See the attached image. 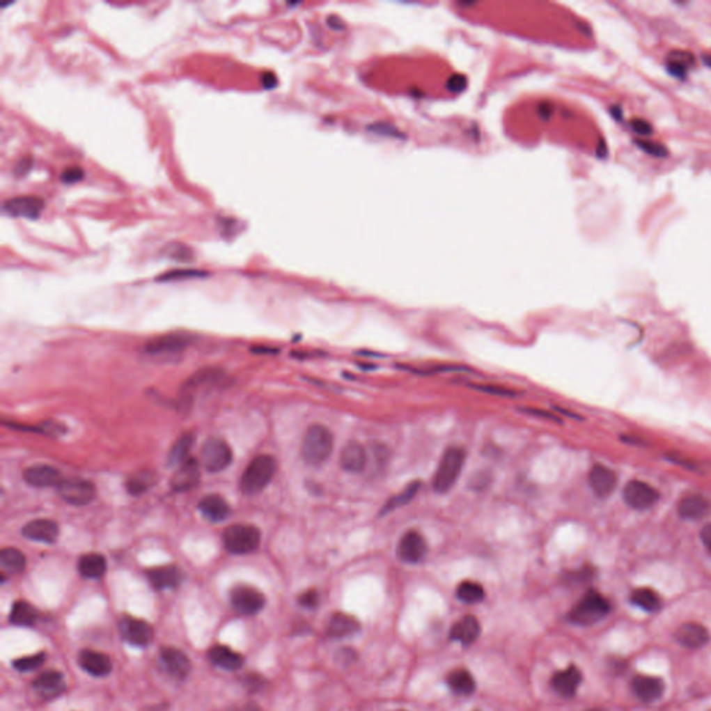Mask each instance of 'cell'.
<instances>
[{
  "mask_svg": "<svg viewBox=\"0 0 711 711\" xmlns=\"http://www.w3.org/2000/svg\"><path fill=\"white\" fill-rule=\"evenodd\" d=\"M695 58L691 53L688 52H671L669 54V60H667V70L671 75L677 77V78H685L687 77V72H688V67H689V63L694 64Z\"/></svg>",
  "mask_w": 711,
  "mask_h": 711,
  "instance_id": "37",
  "label": "cell"
},
{
  "mask_svg": "<svg viewBox=\"0 0 711 711\" xmlns=\"http://www.w3.org/2000/svg\"><path fill=\"white\" fill-rule=\"evenodd\" d=\"M61 499L72 506H85L96 496V487L92 482L81 478L63 479L57 486Z\"/></svg>",
  "mask_w": 711,
  "mask_h": 711,
  "instance_id": "7",
  "label": "cell"
},
{
  "mask_svg": "<svg viewBox=\"0 0 711 711\" xmlns=\"http://www.w3.org/2000/svg\"><path fill=\"white\" fill-rule=\"evenodd\" d=\"M32 688L43 699L57 698L65 689L64 677L58 671H47L33 681Z\"/></svg>",
  "mask_w": 711,
  "mask_h": 711,
  "instance_id": "23",
  "label": "cell"
},
{
  "mask_svg": "<svg viewBox=\"0 0 711 711\" xmlns=\"http://www.w3.org/2000/svg\"><path fill=\"white\" fill-rule=\"evenodd\" d=\"M21 533L29 540L42 542V543H53V542H56V539L58 536V526L52 519L39 518V519H33V521L28 522L26 525H24L21 529Z\"/></svg>",
  "mask_w": 711,
  "mask_h": 711,
  "instance_id": "19",
  "label": "cell"
},
{
  "mask_svg": "<svg viewBox=\"0 0 711 711\" xmlns=\"http://www.w3.org/2000/svg\"><path fill=\"white\" fill-rule=\"evenodd\" d=\"M198 507H199V511L202 513V515L212 522H220L231 514L230 504L227 503V500L224 497H221L219 494L205 496L199 501Z\"/></svg>",
  "mask_w": 711,
  "mask_h": 711,
  "instance_id": "25",
  "label": "cell"
},
{
  "mask_svg": "<svg viewBox=\"0 0 711 711\" xmlns=\"http://www.w3.org/2000/svg\"><path fill=\"white\" fill-rule=\"evenodd\" d=\"M701 539H702V542H703L705 547H706L709 552H711V524H708V525L702 529V532H701Z\"/></svg>",
  "mask_w": 711,
  "mask_h": 711,
  "instance_id": "52",
  "label": "cell"
},
{
  "mask_svg": "<svg viewBox=\"0 0 711 711\" xmlns=\"http://www.w3.org/2000/svg\"><path fill=\"white\" fill-rule=\"evenodd\" d=\"M233 711H260L257 709V706H253V705H249V706H244L243 709L240 710H233Z\"/></svg>",
  "mask_w": 711,
  "mask_h": 711,
  "instance_id": "54",
  "label": "cell"
},
{
  "mask_svg": "<svg viewBox=\"0 0 711 711\" xmlns=\"http://www.w3.org/2000/svg\"><path fill=\"white\" fill-rule=\"evenodd\" d=\"M588 711H603V710H588Z\"/></svg>",
  "mask_w": 711,
  "mask_h": 711,
  "instance_id": "56",
  "label": "cell"
},
{
  "mask_svg": "<svg viewBox=\"0 0 711 711\" xmlns=\"http://www.w3.org/2000/svg\"><path fill=\"white\" fill-rule=\"evenodd\" d=\"M421 486V482L420 480H414L412 483L407 485V487H405L400 493L395 494L393 497H391L385 506L382 507V511H381V515L382 514H388L391 511H393L395 508L398 507H402V506H406L409 501H412L414 499V496L417 494L419 489Z\"/></svg>",
  "mask_w": 711,
  "mask_h": 711,
  "instance_id": "38",
  "label": "cell"
},
{
  "mask_svg": "<svg viewBox=\"0 0 711 711\" xmlns=\"http://www.w3.org/2000/svg\"><path fill=\"white\" fill-rule=\"evenodd\" d=\"M399 711H403V710H399Z\"/></svg>",
  "mask_w": 711,
  "mask_h": 711,
  "instance_id": "57",
  "label": "cell"
},
{
  "mask_svg": "<svg viewBox=\"0 0 711 711\" xmlns=\"http://www.w3.org/2000/svg\"><path fill=\"white\" fill-rule=\"evenodd\" d=\"M703 61H705V64H706L709 68H711V56H709V54H708V56H705V57H703Z\"/></svg>",
  "mask_w": 711,
  "mask_h": 711,
  "instance_id": "55",
  "label": "cell"
},
{
  "mask_svg": "<svg viewBox=\"0 0 711 711\" xmlns=\"http://www.w3.org/2000/svg\"><path fill=\"white\" fill-rule=\"evenodd\" d=\"M160 662L164 670L177 680H185L191 671V662L187 655L174 648H163Z\"/></svg>",
  "mask_w": 711,
  "mask_h": 711,
  "instance_id": "17",
  "label": "cell"
},
{
  "mask_svg": "<svg viewBox=\"0 0 711 711\" xmlns=\"http://www.w3.org/2000/svg\"><path fill=\"white\" fill-rule=\"evenodd\" d=\"M360 630L359 621L347 614L336 613L329 618L328 623V635L334 638H343L353 635Z\"/></svg>",
  "mask_w": 711,
  "mask_h": 711,
  "instance_id": "31",
  "label": "cell"
},
{
  "mask_svg": "<svg viewBox=\"0 0 711 711\" xmlns=\"http://www.w3.org/2000/svg\"><path fill=\"white\" fill-rule=\"evenodd\" d=\"M195 437L191 432H187L178 438V441L174 444V446L170 451L169 455V464L170 466H180L185 460H188V455L194 446Z\"/></svg>",
  "mask_w": 711,
  "mask_h": 711,
  "instance_id": "36",
  "label": "cell"
},
{
  "mask_svg": "<svg viewBox=\"0 0 711 711\" xmlns=\"http://www.w3.org/2000/svg\"><path fill=\"white\" fill-rule=\"evenodd\" d=\"M22 476L28 485L36 486V487L58 486V483L63 480L60 471L52 466H47V464L31 466L24 471Z\"/></svg>",
  "mask_w": 711,
  "mask_h": 711,
  "instance_id": "22",
  "label": "cell"
},
{
  "mask_svg": "<svg viewBox=\"0 0 711 711\" xmlns=\"http://www.w3.org/2000/svg\"><path fill=\"white\" fill-rule=\"evenodd\" d=\"M300 604L303 607H307V609H314L318 603V593L314 592V591H308L306 592L304 595H302V597L299 599Z\"/></svg>",
  "mask_w": 711,
  "mask_h": 711,
  "instance_id": "49",
  "label": "cell"
},
{
  "mask_svg": "<svg viewBox=\"0 0 711 711\" xmlns=\"http://www.w3.org/2000/svg\"><path fill=\"white\" fill-rule=\"evenodd\" d=\"M85 175V171L82 170V167L79 166H71V167H67L61 175H60V180L61 182L64 184H75L78 181H81Z\"/></svg>",
  "mask_w": 711,
  "mask_h": 711,
  "instance_id": "45",
  "label": "cell"
},
{
  "mask_svg": "<svg viewBox=\"0 0 711 711\" xmlns=\"http://www.w3.org/2000/svg\"><path fill=\"white\" fill-rule=\"evenodd\" d=\"M120 632L127 643L136 648L148 646L153 641L155 634L149 623L134 617H123L120 620Z\"/></svg>",
  "mask_w": 711,
  "mask_h": 711,
  "instance_id": "10",
  "label": "cell"
},
{
  "mask_svg": "<svg viewBox=\"0 0 711 711\" xmlns=\"http://www.w3.org/2000/svg\"><path fill=\"white\" fill-rule=\"evenodd\" d=\"M276 470V462L272 456L260 455L254 458L244 469L240 478V489L244 494L261 492L272 479Z\"/></svg>",
  "mask_w": 711,
  "mask_h": 711,
  "instance_id": "3",
  "label": "cell"
},
{
  "mask_svg": "<svg viewBox=\"0 0 711 711\" xmlns=\"http://www.w3.org/2000/svg\"><path fill=\"white\" fill-rule=\"evenodd\" d=\"M261 84L264 89H272L276 85V77L271 71H267L261 75Z\"/></svg>",
  "mask_w": 711,
  "mask_h": 711,
  "instance_id": "51",
  "label": "cell"
},
{
  "mask_svg": "<svg viewBox=\"0 0 711 711\" xmlns=\"http://www.w3.org/2000/svg\"><path fill=\"white\" fill-rule=\"evenodd\" d=\"M45 208V201L39 196H17L7 199L1 210L4 214L11 217H22L29 220H36Z\"/></svg>",
  "mask_w": 711,
  "mask_h": 711,
  "instance_id": "11",
  "label": "cell"
},
{
  "mask_svg": "<svg viewBox=\"0 0 711 711\" xmlns=\"http://www.w3.org/2000/svg\"><path fill=\"white\" fill-rule=\"evenodd\" d=\"M464 462H466L464 449L459 446H452L445 451L432 479V486L437 493H446L455 486L464 467Z\"/></svg>",
  "mask_w": 711,
  "mask_h": 711,
  "instance_id": "2",
  "label": "cell"
},
{
  "mask_svg": "<svg viewBox=\"0 0 711 711\" xmlns=\"http://www.w3.org/2000/svg\"><path fill=\"white\" fill-rule=\"evenodd\" d=\"M480 634V625L473 616H467L458 621L451 630V639L464 646L474 643Z\"/></svg>",
  "mask_w": 711,
  "mask_h": 711,
  "instance_id": "28",
  "label": "cell"
},
{
  "mask_svg": "<svg viewBox=\"0 0 711 711\" xmlns=\"http://www.w3.org/2000/svg\"><path fill=\"white\" fill-rule=\"evenodd\" d=\"M367 462H368L367 452L359 442L350 441L342 448L339 456V464L342 470L352 474H360L366 470Z\"/></svg>",
  "mask_w": 711,
  "mask_h": 711,
  "instance_id": "15",
  "label": "cell"
},
{
  "mask_svg": "<svg viewBox=\"0 0 711 711\" xmlns=\"http://www.w3.org/2000/svg\"><path fill=\"white\" fill-rule=\"evenodd\" d=\"M471 388H474L476 391H480V392H486L489 395H494V396H507V398L515 396L514 391L503 388V386H497V385H471Z\"/></svg>",
  "mask_w": 711,
  "mask_h": 711,
  "instance_id": "46",
  "label": "cell"
},
{
  "mask_svg": "<svg viewBox=\"0 0 711 711\" xmlns=\"http://www.w3.org/2000/svg\"><path fill=\"white\" fill-rule=\"evenodd\" d=\"M166 254L180 263H189L194 260V250L184 243H170L164 249Z\"/></svg>",
  "mask_w": 711,
  "mask_h": 711,
  "instance_id": "41",
  "label": "cell"
},
{
  "mask_svg": "<svg viewBox=\"0 0 711 711\" xmlns=\"http://www.w3.org/2000/svg\"><path fill=\"white\" fill-rule=\"evenodd\" d=\"M588 480L591 489L597 497H607L617 487L618 478L616 471H613L611 469L602 464H596L591 469Z\"/></svg>",
  "mask_w": 711,
  "mask_h": 711,
  "instance_id": "16",
  "label": "cell"
},
{
  "mask_svg": "<svg viewBox=\"0 0 711 711\" xmlns=\"http://www.w3.org/2000/svg\"><path fill=\"white\" fill-rule=\"evenodd\" d=\"M45 660H46V655L45 653H38V655H33V656H28V657H22V659L14 660L13 662V667L17 671L28 673V671H33V670L39 669L45 663Z\"/></svg>",
  "mask_w": 711,
  "mask_h": 711,
  "instance_id": "42",
  "label": "cell"
},
{
  "mask_svg": "<svg viewBox=\"0 0 711 711\" xmlns=\"http://www.w3.org/2000/svg\"><path fill=\"white\" fill-rule=\"evenodd\" d=\"M582 682V674L575 666L558 671L552 678L553 691L563 698H572Z\"/></svg>",
  "mask_w": 711,
  "mask_h": 711,
  "instance_id": "18",
  "label": "cell"
},
{
  "mask_svg": "<svg viewBox=\"0 0 711 711\" xmlns=\"http://www.w3.org/2000/svg\"><path fill=\"white\" fill-rule=\"evenodd\" d=\"M148 578L153 588L159 591L164 589H174L177 588L182 581V572L175 565H164L152 568L148 571Z\"/></svg>",
  "mask_w": 711,
  "mask_h": 711,
  "instance_id": "26",
  "label": "cell"
},
{
  "mask_svg": "<svg viewBox=\"0 0 711 711\" xmlns=\"http://www.w3.org/2000/svg\"><path fill=\"white\" fill-rule=\"evenodd\" d=\"M201 479V466L195 459H188L178 466V470L171 478V486L177 492L194 489Z\"/></svg>",
  "mask_w": 711,
  "mask_h": 711,
  "instance_id": "21",
  "label": "cell"
},
{
  "mask_svg": "<svg viewBox=\"0 0 711 711\" xmlns=\"http://www.w3.org/2000/svg\"><path fill=\"white\" fill-rule=\"evenodd\" d=\"M456 595H458V599L463 603H467V604H475V603H479L483 600L485 597V591L483 588L473 582V581H464L459 585L458 591H456Z\"/></svg>",
  "mask_w": 711,
  "mask_h": 711,
  "instance_id": "39",
  "label": "cell"
},
{
  "mask_svg": "<svg viewBox=\"0 0 711 711\" xmlns=\"http://www.w3.org/2000/svg\"><path fill=\"white\" fill-rule=\"evenodd\" d=\"M634 695L643 703H653L663 698L666 692V684L659 677L636 675L632 681Z\"/></svg>",
  "mask_w": 711,
  "mask_h": 711,
  "instance_id": "13",
  "label": "cell"
},
{
  "mask_svg": "<svg viewBox=\"0 0 711 711\" xmlns=\"http://www.w3.org/2000/svg\"><path fill=\"white\" fill-rule=\"evenodd\" d=\"M611 610L610 603L597 592L589 591L570 611V621L578 625H593Z\"/></svg>",
  "mask_w": 711,
  "mask_h": 711,
  "instance_id": "4",
  "label": "cell"
},
{
  "mask_svg": "<svg viewBox=\"0 0 711 711\" xmlns=\"http://www.w3.org/2000/svg\"><path fill=\"white\" fill-rule=\"evenodd\" d=\"M631 602H632V604H635L636 607H639L641 610L648 611V613H655L662 607L660 596L649 588L635 589L631 593Z\"/></svg>",
  "mask_w": 711,
  "mask_h": 711,
  "instance_id": "34",
  "label": "cell"
},
{
  "mask_svg": "<svg viewBox=\"0 0 711 711\" xmlns=\"http://www.w3.org/2000/svg\"><path fill=\"white\" fill-rule=\"evenodd\" d=\"M674 638L687 649H701L709 643L710 632L699 623H685L677 628Z\"/></svg>",
  "mask_w": 711,
  "mask_h": 711,
  "instance_id": "14",
  "label": "cell"
},
{
  "mask_svg": "<svg viewBox=\"0 0 711 711\" xmlns=\"http://www.w3.org/2000/svg\"><path fill=\"white\" fill-rule=\"evenodd\" d=\"M261 540L258 528L249 524L230 525L223 535L226 549L233 554H246L254 552Z\"/></svg>",
  "mask_w": 711,
  "mask_h": 711,
  "instance_id": "5",
  "label": "cell"
},
{
  "mask_svg": "<svg viewBox=\"0 0 711 711\" xmlns=\"http://www.w3.org/2000/svg\"><path fill=\"white\" fill-rule=\"evenodd\" d=\"M209 660L214 666H217L223 670H227V671H237L243 664V659L239 653L231 650L227 646H221V645L210 649Z\"/></svg>",
  "mask_w": 711,
  "mask_h": 711,
  "instance_id": "29",
  "label": "cell"
},
{
  "mask_svg": "<svg viewBox=\"0 0 711 711\" xmlns=\"http://www.w3.org/2000/svg\"><path fill=\"white\" fill-rule=\"evenodd\" d=\"M8 620L13 625L17 627H32L38 621V611L29 603L18 600L13 604Z\"/></svg>",
  "mask_w": 711,
  "mask_h": 711,
  "instance_id": "32",
  "label": "cell"
},
{
  "mask_svg": "<svg viewBox=\"0 0 711 711\" xmlns=\"http://www.w3.org/2000/svg\"><path fill=\"white\" fill-rule=\"evenodd\" d=\"M25 556L15 547H6L0 553V567L4 574L15 575L25 570Z\"/></svg>",
  "mask_w": 711,
  "mask_h": 711,
  "instance_id": "33",
  "label": "cell"
},
{
  "mask_svg": "<svg viewBox=\"0 0 711 711\" xmlns=\"http://www.w3.org/2000/svg\"><path fill=\"white\" fill-rule=\"evenodd\" d=\"M231 462L233 451L224 439L213 438L205 444L201 456V464L205 467V470L209 473H220L226 470Z\"/></svg>",
  "mask_w": 711,
  "mask_h": 711,
  "instance_id": "6",
  "label": "cell"
},
{
  "mask_svg": "<svg viewBox=\"0 0 711 711\" xmlns=\"http://www.w3.org/2000/svg\"><path fill=\"white\" fill-rule=\"evenodd\" d=\"M156 483V475L152 471H142L139 474L132 475L127 482V489L131 494H141L150 489Z\"/></svg>",
  "mask_w": 711,
  "mask_h": 711,
  "instance_id": "40",
  "label": "cell"
},
{
  "mask_svg": "<svg viewBox=\"0 0 711 711\" xmlns=\"http://www.w3.org/2000/svg\"><path fill=\"white\" fill-rule=\"evenodd\" d=\"M78 663L84 671L97 678L107 677L113 670L109 656L95 650H82L78 656Z\"/></svg>",
  "mask_w": 711,
  "mask_h": 711,
  "instance_id": "20",
  "label": "cell"
},
{
  "mask_svg": "<svg viewBox=\"0 0 711 711\" xmlns=\"http://www.w3.org/2000/svg\"><path fill=\"white\" fill-rule=\"evenodd\" d=\"M191 342V336L182 332L169 334L160 338H155L146 345V352L152 354L166 353V352H177L188 346Z\"/></svg>",
  "mask_w": 711,
  "mask_h": 711,
  "instance_id": "27",
  "label": "cell"
},
{
  "mask_svg": "<svg viewBox=\"0 0 711 711\" xmlns=\"http://www.w3.org/2000/svg\"><path fill=\"white\" fill-rule=\"evenodd\" d=\"M451 689L458 695H471L475 691L474 677L467 670H456L448 677Z\"/></svg>",
  "mask_w": 711,
  "mask_h": 711,
  "instance_id": "35",
  "label": "cell"
},
{
  "mask_svg": "<svg viewBox=\"0 0 711 711\" xmlns=\"http://www.w3.org/2000/svg\"><path fill=\"white\" fill-rule=\"evenodd\" d=\"M635 145L642 149L645 153L653 156V157H660V159H664L669 156V150L667 148H664L663 145L660 143H652V142H646V141H641V139H635Z\"/></svg>",
  "mask_w": 711,
  "mask_h": 711,
  "instance_id": "43",
  "label": "cell"
},
{
  "mask_svg": "<svg viewBox=\"0 0 711 711\" xmlns=\"http://www.w3.org/2000/svg\"><path fill=\"white\" fill-rule=\"evenodd\" d=\"M521 412L526 413V414H532V416H536V417H540V419H546V420H552V421H557L560 423V419H557L556 416H553L552 413H547V412H543V410H538V409H522Z\"/></svg>",
  "mask_w": 711,
  "mask_h": 711,
  "instance_id": "50",
  "label": "cell"
},
{
  "mask_svg": "<svg viewBox=\"0 0 711 711\" xmlns=\"http://www.w3.org/2000/svg\"><path fill=\"white\" fill-rule=\"evenodd\" d=\"M206 272L198 271V269H173L170 272L163 274L159 276V281H177V279H188V278H198L203 276Z\"/></svg>",
  "mask_w": 711,
  "mask_h": 711,
  "instance_id": "44",
  "label": "cell"
},
{
  "mask_svg": "<svg viewBox=\"0 0 711 711\" xmlns=\"http://www.w3.org/2000/svg\"><path fill=\"white\" fill-rule=\"evenodd\" d=\"M623 497H624V501L631 508L642 511V510H648V508L653 507L657 503L660 494H659L657 489H655L648 482L635 479V480H630L625 485Z\"/></svg>",
  "mask_w": 711,
  "mask_h": 711,
  "instance_id": "8",
  "label": "cell"
},
{
  "mask_svg": "<svg viewBox=\"0 0 711 711\" xmlns=\"http://www.w3.org/2000/svg\"><path fill=\"white\" fill-rule=\"evenodd\" d=\"M32 157H22L19 159L15 166H14V175L15 177H24L25 174L29 173V170L32 169Z\"/></svg>",
  "mask_w": 711,
  "mask_h": 711,
  "instance_id": "47",
  "label": "cell"
},
{
  "mask_svg": "<svg viewBox=\"0 0 711 711\" xmlns=\"http://www.w3.org/2000/svg\"><path fill=\"white\" fill-rule=\"evenodd\" d=\"M610 113H611V114H613V116H614L618 121H621V120H623V110H621V107H620V106H613V107L610 109Z\"/></svg>",
  "mask_w": 711,
  "mask_h": 711,
  "instance_id": "53",
  "label": "cell"
},
{
  "mask_svg": "<svg viewBox=\"0 0 711 711\" xmlns=\"http://www.w3.org/2000/svg\"><path fill=\"white\" fill-rule=\"evenodd\" d=\"M710 501L702 494H687L678 503V513L684 519H701L710 511Z\"/></svg>",
  "mask_w": 711,
  "mask_h": 711,
  "instance_id": "24",
  "label": "cell"
},
{
  "mask_svg": "<svg viewBox=\"0 0 711 711\" xmlns=\"http://www.w3.org/2000/svg\"><path fill=\"white\" fill-rule=\"evenodd\" d=\"M428 546L424 536L417 531H407L398 545V557L407 564H417L427 556Z\"/></svg>",
  "mask_w": 711,
  "mask_h": 711,
  "instance_id": "12",
  "label": "cell"
},
{
  "mask_svg": "<svg viewBox=\"0 0 711 711\" xmlns=\"http://www.w3.org/2000/svg\"><path fill=\"white\" fill-rule=\"evenodd\" d=\"M233 607L237 613L244 616H253L260 613L265 606L264 595L253 586L237 585L230 595Z\"/></svg>",
  "mask_w": 711,
  "mask_h": 711,
  "instance_id": "9",
  "label": "cell"
},
{
  "mask_svg": "<svg viewBox=\"0 0 711 711\" xmlns=\"http://www.w3.org/2000/svg\"><path fill=\"white\" fill-rule=\"evenodd\" d=\"M631 127L639 135H650L653 132V127L646 120L642 118H634L631 121Z\"/></svg>",
  "mask_w": 711,
  "mask_h": 711,
  "instance_id": "48",
  "label": "cell"
},
{
  "mask_svg": "<svg viewBox=\"0 0 711 711\" xmlns=\"http://www.w3.org/2000/svg\"><path fill=\"white\" fill-rule=\"evenodd\" d=\"M334 435L325 425H311L302 442V458L313 467L322 466L332 455Z\"/></svg>",
  "mask_w": 711,
  "mask_h": 711,
  "instance_id": "1",
  "label": "cell"
},
{
  "mask_svg": "<svg viewBox=\"0 0 711 711\" xmlns=\"http://www.w3.org/2000/svg\"><path fill=\"white\" fill-rule=\"evenodd\" d=\"M107 570L106 558L99 553H88L78 561V571L84 578L99 579Z\"/></svg>",
  "mask_w": 711,
  "mask_h": 711,
  "instance_id": "30",
  "label": "cell"
}]
</instances>
